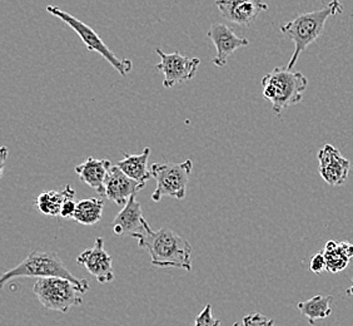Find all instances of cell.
I'll use <instances>...</instances> for the list:
<instances>
[{
  "label": "cell",
  "instance_id": "6da1fadb",
  "mask_svg": "<svg viewBox=\"0 0 353 326\" xmlns=\"http://www.w3.org/2000/svg\"><path fill=\"white\" fill-rule=\"evenodd\" d=\"M138 241L139 249L150 253V261L157 267H176L192 270V246L179 233L163 227L153 231L145 221L142 231L130 235Z\"/></svg>",
  "mask_w": 353,
  "mask_h": 326
},
{
  "label": "cell",
  "instance_id": "7a4b0ae2",
  "mask_svg": "<svg viewBox=\"0 0 353 326\" xmlns=\"http://www.w3.org/2000/svg\"><path fill=\"white\" fill-rule=\"evenodd\" d=\"M342 12L343 7L340 0H332L326 7L310 13L299 14L293 21L279 27V30L294 44V52L287 64L288 70H292L301 53H303L307 47L317 41L319 35H322L327 19Z\"/></svg>",
  "mask_w": 353,
  "mask_h": 326
},
{
  "label": "cell",
  "instance_id": "3957f363",
  "mask_svg": "<svg viewBox=\"0 0 353 326\" xmlns=\"http://www.w3.org/2000/svg\"><path fill=\"white\" fill-rule=\"evenodd\" d=\"M261 84L265 99L271 103L274 115L281 117L288 107L302 102L308 79L301 72L276 67L262 78Z\"/></svg>",
  "mask_w": 353,
  "mask_h": 326
},
{
  "label": "cell",
  "instance_id": "277c9868",
  "mask_svg": "<svg viewBox=\"0 0 353 326\" xmlns=\"http://www.w3.org/2000/svg\"><path fill=\"white\" fill-rule=\"evenodd\" d=\"M17 278H61L70 280L79 286L84 294L89 290L88 280L79 279L69 271L61 258L52 251H33L18 266L6 272L0 279V287L3 289L10 280Z\"/></svg>",
  "mask_w": 353,
  "mask_h": 326
},
{
  "label": "cell",
  "instance_id": "5b68a950",
  "mask_svg": "<svg viewBox=\"0 0 353 326\" xmlns=\"http://www.w3.org/2000/svg\"><path fill=\"white\" fill-rule=\"evenodd\" d=\"M33 292L46 309L63 314L68 313L72 307L82 305L84 301V292L81 287L73 281L61 278L37 280Z\"/></svg>",
  "mask_w": 353,
  "mask_h": 326
},
{
  "label": "cell",
  "instance_id": "8992f818",
  "mask_svg": "<svg viewBox=\"0 0 353 326\" xmlns=\"http://www.w3.org/2000/svg\"><path fill=\"white\" fill-rule=\"evenodd\" d=\"M192 170V160L182 163H153L150 166V175L156 180L157 186L152 200L159 202L164 196L183 200L187 195Z\"/></svg>",
  "mask_w": 353,
  "mask_h": 326
},
{
  "label": "cell",
  "instance_id": "52a82bcc",
  "mask_svg": "<svg viewBox=\"0 0 353 326\" xmlns=\"http://www.w3.org/2000/svg\"><path fill=\"white\" fill-rule=\"evenodd\" d=\"M47 12H49L52 15H54L57 18H59L65 24H68L69 27L72 28L75 33L81 37V39L85 44V47H87L89 52L99 53L122 77H125L132 70V68H133L132 61H130V59H119L109 49L108 46L102 41L101 35H98L94 29H92L89 26H87L85 23H83L82 21L77 19L73 15L61 10L59 8L53 7V6H48Z\"/></svg>",
  "mask_w": 353,
  "mask_h": 326
},
{
  "label": "cell",
  "instance_id": "ba28073f",
  "mask_svg": "<svg viewBox=\"0 0 353 326\" xmlns=\"http://www.w3.org/2000/svg\"><path fill=\"white\" fill-rule=\"evenodd\" d=\"M156 53L161 57V63L157 64V69L164 75V88H172L178 83L190 81L197 75L201 66L199 58H190L178 52L167 55L159 48H157Z\"/></svg>",
  "mask_w": 353,
  "mask_h": 326
},
{
  "label": "cell",
  "instance_id": "9c48e42d",
  "mask_svg": "<svg viewBox=\"0 0 353 326\" xmlns=\"http://www.w3.org/2000/svg\"><path fill=\"white\" fill-rule=\"evenodd\" d=\"M216 6L224 19L243 27H252L259 14L268 10L263 0H216Z\"/></svg>",
  "mask_w": 353,
  "mask_h": 326
},
{
  "label": "cell",
  "instance_id": "30bf717a",
  "mask_svg": "<svg viewBox=\"0 0 353 326\" xmlns=\"http://www.w3.org/2000/svg\"><path fill=\"white\" fill-rule=\"evenodd\" d=\"M77 262L84 266L99 284H109L114 280L113 260L108 252L105 251L102 238H95L94 246L83 251L77 258Z\"/></svg>",
  "mask_w": 353,
  "mask_h": 326
},
{
  "label": "cell",
  "instance_id": "8fae6325",
  "mask_svg": "<svg viewBox=\"0 0 353 326\" xmlns=\"http://www.w3.org/2000/svg\"><path fill=\"white\" fill-rule=\"evenodd\" d=\"M319 175L330 186L339 187L346 184L350 173V161L341 155L332 144H325L319 152Z\"/></svg>",
  "mask_w": 353,
  "mask_h": 326
},
{
  "label": "cell",
  "instance_id": "7c38bea8",
  "mask_svg": "<svg viewBox=\"0 0 353 326\" xmlns=\"http://www.w3.org/2000/svg\"><path fill=\"white\" fill-rule=\"evenodd\" d=\"M207 35L217 49V55L213 58V63L217 67H224L227 64L228 57L233 55L239 48L250 46L248 39L238 37L234 33L233 28L222 23H214Z\"/></svg>",
  "mask_w": 353,
  "mask_h": 326
},
{
  "label": "cell",
  "instance_id": "4fadbf2b",
  "mask_svg": "<svg viewBox=\"0 0 353 326\" xmlns=\"http://www.w3.org/2000/svg\"><path fill=\"white\" fill-rule=\"evenodd\" d=\"M144 187L145 184H139L130 178L125 173H123L118 166H112L105 180L104 198L124 207L130 198Z\"/></svg>",
  "mask_w": 353,
  "mask_h": 326
},
{
  "label": "cell",
  "instance_id": "5bb4252c",
  "mask_svg": "<svg viewBox=\"0 0 353 326\" xmlns=\"http://www.w3.org/2000/svg\"><path fill=\"white\" fill-rule=\"evenodd\" d=\"M112 163L108 160H97L94 157H88L85 162L75 167V173L84 184H88L98 195L104 198L105 193V180L108 176Z\"/></svg>",
  "mask_w": 353,
  "mask_h": 326
},
{
  "label": "cell",
  "instance_id": "9a60e30c",
  "mask_svg": "<svg viewBox=\"0 0 353 326\" xmlns=\"http://www.w3.org/2000/svg\"><path fill=\"white\" fill-rule=\"evenodd\" d=\"M145 221L147 220L143 218L142 204L137 201L136 195H133L114 218L113 231L118 236H123L125 233L132 235L142 231Z\"/></svg>",
  "mask_w": 353,
  "mask_h": 326
},
{
  "label": "cell",
  "instance_id": "2e32d148",
  "mask_svg": "<svg viewBox=\"0 0 353 326\" xmlns=\"http://www.w3.org/2000/svg\"><path fill=\"white\" fill-rule=\"evenodd\" d=\"M150 156V147H145L143 152L138 155H130L124 152V158L122 161H118L117 166L121 169L123 173H125L132 180H134L139 184H145L152 177L150 164H148Z\"/></svg>",
  "mask_w": 353,
  "mask_h": 326
},
{
  "label": "cell",
  "instance_id": "e0dca14e",
  "mask_svg": "<svg viewBox=\"0 0 353 326\" xmlns=\"http://www.w3.org/2000/svg\"><path fill=\"white\" fill-rule=\"evenodd\" d=\"M75 191L67 184L63 191H47L37 198V209L46 216H61V209L67 201L74 200Z\"/></svg>",
  "mask_w": 353,
  "mask_h": 326
},
{
  "label": "cell",
  "instance_id": "ac0fdd59",
  "mask_svg": "<svg viewBox=\"0 0 353 326\" xmlns=\"http://www.w3.org/2000/svg\"><path fill=\"white\" fill-rule=\"evenodd\" d=\"M323 255L326 258V271L331 274L343 271L350 264L351 258H353V245L346 241L343 242L328 241Z\"/></svg>",
  "mask_w": 353,
  "mask_h": 326
},
{
  "label": "cell",
  "instance_id": "d6986e66",
  "mask_svg": "<svg viewBox=\"0 0 353 326\" xmlns=\"http://www.w3.org/2000/svg\"><path fill=\"white\" fill-rule=\"evenodd\" d=\"M332 301L331 295H316L312 299L299 303L297 307L301 315L313 326L319 320L327 319L332 314Z\"/></svg>",
  "mask_w": 353,
  "mask_h": 326
},
{
  "label": "cell",
  "instance_id": "ffe728a7",
  "mask_svg": "<svg viewBox=\"0 0 353 326\" xmlns=\"http://www.w3.org/2000/svg\"><path fill=\"white\" fill-rule=\"evenodd\" d=\"M104 201L102 198H87L77 204V211L73 220L84 226L98 224L103 218Z\"/></svg>",
  "mask_w": 353,
  "mask_h": 326
},
{
  "label": "cell",
  "instance_id": "44dd1931",
  "mask_svg": "<svg viewBox=\"0 0 353 326\" xmlns=\"http://www.w3.org/2000/svg\"><path fill=\"white\" fill-rule=\"evenodd\" d=\"M219 323L221 321L213 316L212 306L208 304L201 313L198 314L194 326H219Z\"/></svg>",
  "mask_w": 353,
  "mask_h": 326
},
{
  "label": "cell",
  "instance_id": "7402d4cb",
  "mask_svg": "<svg viewBox=\"0 0 353 326\" xmlns=\"http://www.w3.org/2000/svg\"><path fill=\"white\" fill-rule=\"evenodd\" d=\"M242 323L245 326H274V320L268 319L265 315L259 313L247 315Z\"/></svg>",
  "mask_w": 353,
  "mask_h": 326
},
{
  "label": "cell",
  "instance_id": "603a6c76",
  "mask_svg": "<svg viewBox=\"0 0 353 326\" xmlns=\"http://www.w3.org/2000/svg\"><path fill=\"white\" fill-rule=\"evenodd\" d=\"M310 269L314 274H321L327 270L326 258L323 255V251L313 255L310 261Z\"/></svg>",
  "mask_w": 353,
  "mask_h": 326
},
{
  "label": "cell",
  "instance_id": "cb8c5ba5",
  "mask_svg": "<svg viewBox=\"0 0 353 326\" xmlns=\"http://www.w3.org/2000/svg\"><path fill=\"white\" fill-rule=\"evenodd\" d=\"M75 211H77V204L74 202V200H70L67 201L63 209H61V218L69 220V218H74Z\"/></svg>",
  "mask_w": 353,
  "mask_h": 326
},
{
  "label": "cell",
  "instance_id": "d4e9b609",
  "mask_svg": "<svg viewBox=\"0 0 353 326\" xmlns=\"http://www.w3.org/2000/svg\"><path fill=\"white\" fill-rule=\"evenodd\" d=\"M0 156H1V163H0V167H1V175H3V170H4V164H6V160H7L8 157L7 147H1V150H0Z\"/></svg>",
  "mask_w": 353,
  "mask_h": 326
},
{
  "label": "cell",
  "instance_id": "484cf974",
  "mask_svg": "<svg viewBox=\"0 0 353 326\" xmlns=\"http://www.w3.org/2000/svg\"><path fill=\"white\" fill-rule=\"evenodd\" d=\"M347 295H350V296H353V278H352V286L350 287V289H347L346 290Z\"/></svg>",
  "mask_w": 353,
  "mask_h": 326
},
{
  "label": "cell",
  "instance_id": "4316f807",
  "mask_svg": "<svg viewBox=\"0 0 353 326\" xmlns=\"http://www.w3.org/2000/svg\"><path fill=\"white\" fill-rule=\"evenodd\" d=\"M233 326H245L243 325V323H236V324H234V325Z\"/></svg>",
  "mask_w": 353,
  "mask_h": 326
}]
</instances>
